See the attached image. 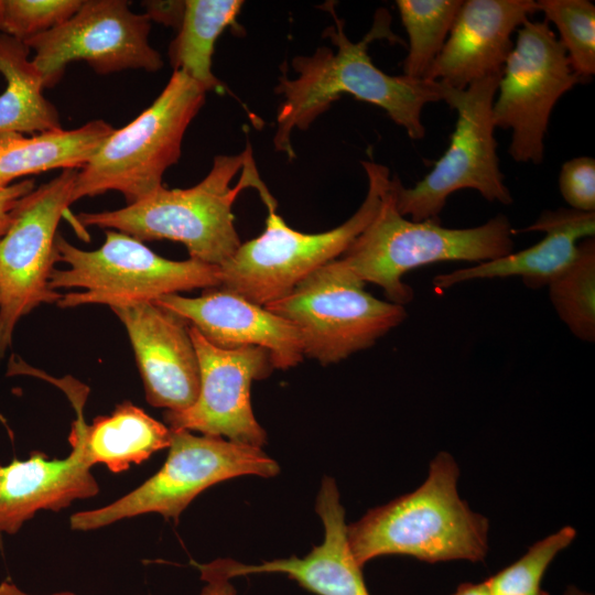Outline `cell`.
Masks as SVG:
<instances>
[{"label": "cell", "mask_w": 595, "mask_h": 595, "mask_svg": "<svg viewBox=\"0 0 595 595\" xmlns=\"http://www.w3.org/2000/svg\"><path fill=\"white\" fill-rule=\"evenodd\" d=\"M453 595H489L485 581L480 583H463Z\"/></svg>", "instance_id": "obj_34"}, {"label": "cell", "mask_w": 595, "mask_h": 595, "mask_svg": "<svg viewBox=\"0 0 595 595\" xmlns=\"http://www.w3.org/2000/svg\"><path fill=\"white\" fill-rule=\"evenodd\" d=\"M575 537L576 530L565 526L534 543L519 560L485 580L489 595H549L541 587L543 575Z\"/></svg>", "instance_id": "obj_28"}, {"label": "cell", "mask_w": 595, "mask_h": 595, "mask_svg": "<svg viewBox=\"0 0 595 595\" xmlns=\"http://www.w3.org/2000/svg\"><path fill=\"white\" fill-rule=\"evenodd\" d=\"M493 104L496 128L511 130L510 156L540 164L551 112L580 78L547 21L527 20L517 29Z\"/></svg>", "instance_id": "obj_12"}, {"label": "cell", "mask_w": 595, "mask_h": 595, "mask_svg": "<svg viewBox=\"0 0 595 595\" xmlns=\"http://www.w3.org/2000/svg\"><path fill=\"white\" fill-rule=\"evenodd\" d=\"M538 11L554 23L571 67L581 82L595 74V6L588 0H538Z\"/></svg>", "instance_id": "obj_27"}, {"label": "cell", "mask_w": 595, "mask_h": 595, "mask_svg": "<svg viewBox=\"0 0 595 595\" xmlns=\"http://www.w3.org/2000/svg\"><path fill=\"white\" fill-rule=\"evenodd\" d=\"M83 0H0V33L25 42L68 20Z\"/></svg>", "instance_id": "obj_29"}, {"label": "cell", "mask_w": 595, "mask_h": 595, "mask_svg": "<svg viewBox=\"0 0 595 595\" xmlns=\"http://www.w3.org/2000/svg\"><path fill=\"white\" fill-rule=\"evenodd\" d=\"M367 194L342 225L323 232L307 234L289 227L275 208H268L264 230L241 242L236 252L219 267L218 288L266 306L289 294L309 274L339 258L371 221L389 182V169L374 161H363Z\"/></svg>", "instance_id": "obj_6"}, {"label": "cell", "mask_w": 595, "mask_h": 595, "mask_svg": "<svg viewBox=\"0 0 595 595\" xmlns=\"http://www.w3.org/2000/svg\"><path fill=\"white\" fill-rule=\"evenodd\" d=\"M57 261L66 269H53L48 284L57 289H84L62 294L57 305L75 307L105 304L109 307L133 301H154L161 296L220 284L219 267L194 259H165L142 241L117 230L106 231L102 246L83 250L57 234Z\"/></svg>", "instance_id": "obj_7"}, {"label": "cell", "mask_w": 595, "mask_h": 595, "mask_svg": "<svg viewBox=\"0 0 595 595\" xmlns=\"http://www.w3.org/2000/svg\"><path fill=\"white\" fill-rule=\"evenodd\" d=\"M459 469L445 452L434 457L425 482L414 491L369 510L347 527L357 563L383 555H407L428 563L484 561L488 520L458 497Z\"/></svg>", "instance_id": "obj_3"}, {"label": "cell", "mask_w": 595, "mask_h": 595, "mask_svg": "<svg viewBox=\"0 0 595 595\" xmlns=\"http://www.w3.org/2000/svg\"><path fill=\"white\" fill-rule=\"evenodd\" d=\"M315 510L323 522L324 539L304 558L277 559L256 565L219 559L196 566L228 580L249 574L281 573L317 595H369L363 566L355 560L348 544L345 510L337 486L328 476L323 478Z\"/></svg>", "instance_id": "obj_19"}, {"label": "cell", "mask_w": 595, "mask_h": 595, "mask_svg": "<svg viewBox=\"0 0 595 595\" xmlns=\"http://www.w3.org/2000/svg\"><path fill=\"white\" fill-rule=\"evenodd\" d=\"M150 30V18L133 12L126 0H83L68 20L24 43L34 51L32 62L47 88L75 61H85L99 75L159 71L163 60L149 43Z\"/></svg>", "instance_id": "obj_13"}, {"label": "cell", "mask_w": 595, "mask_h": 595, "mask_svg": "<svg viewBox=\"0 0 595 595\" xmlns=\"http://www.w3.org/2000/svg\"><path fill=\"white\" fill-rule=\"evenodd\" d=\"M299 332L304 357L335 364L371 347L407 317L403 305L382 301L339 258L318 268L264 306Z\"/></svg>", "instance_id": "obj_9"}, {"label": "cell", "mask_w": 595, "mask_h": 595, "mask_svg": "<svg viewBox=\"0 0 595 595\" xmlns=\"http://www.w3.org/2000/svg\"><path fill=\"white\" fill-rule=\"evenodd\" d=\"M82 433L91 466L104 464L109 470L120 473L169 448L172 431L141 408L125 401L110 415L98 416L90 425L84 419Z\"/></svg>", "instance_id": "obj_22"}, {"label": "cell", "mask_w": 595, "mask_h": 595, "mask_svg": "<svg viewBox=\"0 0 595 595\" xmlns=\"http://www.w3.org/2000/svg\"><path fill=\"white\" fill-rule=\"evenodd\" d=\"M255 187L264 205L277 202L261 181L251 147L240 154H218L208 174L188 188L160 187L115 210L80 213L84 226L127 234L140 241L169 239L183 244L190 258L220 267L241 245L232 205L241 191Z\"/></svg>", "instance_id": "obj_2"}, {"label": "cell", "mask_w": 595, "mask_h": 595, "mask_svg": "<svg viewBox=\"0 0 595 595\" xmlns=\"http://www.w3.org/2000/svg\"><path fill=\"white\" fill-rule=\"evenodd\" d=\"M115 128L102 119L72 129H56L31 137L0 134V187L54 169H82Z\"/></svg>", "instance_id": "obj_21"}, {"label": "cell", "mask_w": 595, "mask_h": 595, "mask_svg": "<svg viewBox=\"0 0 595 595\" xmlns=\"http://www.w3.org/2000/svg\"><path fill=\"white\" fill-rule=\"evenodd\" d=\"M78 170L68 169L34 188L19 202L0 239V358L12 343L18 322L62 293L50 288L57 261V226L73 202Z\"/></svg>", "instance_id": "obj_11"}, {"label": "cell", "mask_w": 595, "mask_h": 595, "mask_svg": "<svg viewBox=\"0 0 595 595\" xmlns=\"http://www.w3.org/2000/svg\"><path fill=\"white\" fill-rule=\"evenodd\" d=\"M513 228L499 214L480 226L447 228L441 220L414 221L396 207L389 180L371 221L339 257L363 282L379 285L389 302L405 305L413 290L402 277L445 261L485 262L512 252Z\"/></svg>", "instance_id": "obj_4"}, {"label": "cell", "mask_w": 595, "mask_h": 595, "mask_svg": "<svg viewBox=\"0 0 595 595\" xmlns=\"http://www.w3.org/2000/svg\"><path fill=\"white\" fill-rule=\"evenodd\" d=\"M564 595H591L589 593L583 592L575 586H569Z\"/></svg>", "instance_id": "obj_36"}, {"label": "cell", "mask_w": 595, "mask_h": 595, "mask_svg": "<svg viewBox=\"0 0 595 595\" xmlns=\"http://www.w3.org/2000/svg\"><path fill=\"white\" fill-rule=\"evenodd\" d=\"M551 302L573 335L595 340V240L583 239L571 266L549 285Z\"/></svg>", "instance_id": "obj_26"}, {"label": "cell", "mask_w": 595, "mask_h": 595, "mask_svg": "<svg viewBox=\"0 0 595 595\" xmlns=\"http://www.w3.org/2000/svg\"><path fill=\"white\" fill-rule=\"evenodd\" d=\"M538 11L533 0H466L424 79L464 89L499 74L513 47L511 35Z\"/></svg>", "instance_id": "obj_18"}, {"label": "cell", "mask_w": 595, "mask_h": 595, "mask_svg": "<svg viewBox=\"0 0 595 595\" xmlns=\"http://www.w3.org/2000/svg\"><path fill=\"white\" fill-rule=\"evenodd\" d=\"M20 40L0 33V134L40 133L62 129L58 110L43 95V79Z\"/></svg>", "instance_id": "obj_23"}, {"label": "cell", "mask_w": 595, "mask_h": 595, "mask_svg": "<svg viewBox=\"0 0 595 595\" xmlns=\"http://www.w3.org/2000/svg\"><path fill=\"white\" fill-rule=\"evenodd\" d=\"M528 231H543L545 236L521 251L437 274L433 279L434 288L442 291L466 281L508 277H520L530 289L549 285L574 261L580 240L594 237L595 213L548 209L530 226L513 229V235Z\"/></svg>", "instance_id": "obj_20"}, {"label": "cell", "mask_w": 595, "mask_h": 595, "mask_svg": "<svg viewBox=\"0 0 595 595\" xmlns=\"http://www.w3.org/2000/svg\"><path fill=\"white\" fill-rule=\"evenodd\" d=\"M190 333L198 358L199 391L190 408L165 411L167 426L261 448L267 435L253 414L250 389L274 369L270 354L256 346L218 348L191 325Z\"/></svg>", "instance_id": "obj_14"}, {"label": "cell", "mask_w": 595, "mask_h": 595, "mask_svg": "<svg viewBox=\"0 0 595 595\" xmlns=\"http://www.w3.org/2000/svg\"><path fill=\"white\" fill-rule=\"evenodd\" d=\"M34 186L33 180H22L0 187V239L10 227L19 202L32 192Z\"/></svg>", "instance_id": "obj_31"}, {"label": "cell", "mask_w": 595, "mask_h": 595, "mask_svg": "<svg viewBox=\"0 0 595 595\" xmlns=\"http://www.w3.org/2000/svg\"><path fill=\"white\" fill-rule=\"evenodd\" d=\"M206 93L184 72L173 71L152 105L115 129L77 172L73 202L115 191L130 205L162 187L163 175L178 161L186 129Z\"/></svg>", "instance_id": "obj_5"}, {"label": "cell", "mask_w": 595, "mask_h": 595, "mask_svg": "<svg viewBox=\"0 0 595 595\" xmlns=\"http://www.w3.org/2000/svg\"><path fill=\"white\" fill-rule=\"evenodd\" d=\"M328 8L334 24L325 29L324 35L329 37L336 51L321 46L312 55L295 56L292 67L296 77H279L275 93L283 100L277 115L275 150L293 156V130L307 129L345 94L382 108L411 139H423V107L442 100V84L405 75L392 76L372 63L368 54L372 41L386 39L402 43L391 32L390 15L386 10L377 11L369 32L360 41L353 42L346 35L344 22L336 17L333 4Z\"/></svg>", "instance_id": "obj_1"}, {"label": "cell", "mask_w": 595, "mask_h": 595, "mask_svg": "<svg viewBox=\"0 0 595 595\" xmlns=\"http://www.w3.org/2000/svg\"><path fill=\"white\" fill-rule=\"evenodd\" d=\"M130 338L149 404L183 411L199 391V365L190 324L153 301L110 307Z\"/></svg>", "instance_id": "obj_15"}, {"label": "cell", "mask_w": 595, "mask_h": 595, "mask_svg": "<svg viewBox=\"0 0 595 595\" xmlns=\"http://www.w3.org/2000/svg\"><path fill=\"white\" fill-rule=\"evenodd\" d=\"M201 577L206 582L201 595H236V589L228 578L207 571H201Z\"/></svg>", "instance_id": "obj_33"}, {"label": "cell", "mask_w": 595, "mask_h": 595, "mask_svg": "<svg viewBox=\"0 0 595 595\" xmlns=\"http://www.w3.org/2000/svg\"><path fill=\"white\" fill-rule=\"evenodd\" d=\"M61 388L77 414L69 436L71 454L63 459H50L35 451L26 459L14 458L0 465V533L14 534L39 510L60 511L99 490L83 443L85 387L64 381Z\"/></svg>", "instance_id": "obj_16"}, {"label": "cell", "mask_w": 595, "mask_h": 595, "mask_svg": "<svg viewBox=\"0 0 595 595\" xmlns=\"http://www.w3.org/2000/svg\"><path fill=\"white\" fill-rule=\"evenodd\" d=\"M171 431L166 461L153 476L105 507L72 515L71 528L95 530L151 512L177 520L193 499L213 485L244 475L272 477L280 472L278 463L260 447L186 430Z\"/></svg>", "instance_id": "obj_10"}, {"label": "cell", "mask_w": 595, "mask_h": 595, "mask_svg": "<svg viewBox=\"0 0 595 595\" xmlns=\"http://www.w3.org/2000/svg\"><path fill=\"white\" fill-rule=\"evenodd\" d=\"M153 302L181 316L218 348L266 349L274 369H290L305 358L301 336L291 323L218 286L205 290L197 298L175 293Z\"/></svg>", "instance_id": "obj_17"}, {"label": "cell", "mask_w": 595, "mask_h": 595, "mask_svg": "<svg viewBox=\"0 0 595 595\" xmlns=\"http://www.w3.org/2000/svg\"><path fill=\"white\" fill-rule=\"evenodd\" d=\"M560 193L572 209L595 213V160L577 156L562 164Z\"/></svg>", "instance_id": "obj_30"}, {"label": "cell", "mask_w": 595, "mask_h": 595, "mask_svg": "<svg viewBox=\"0 0 595 595\" xmlns=\"http://www.w3.org/2000/svg\"><path fill=\"white\" fill-rule=\"evenodd\" d=\"M176 37L169 48L173 71H182L206 91L220 87L212 71L215 43L232 24L241 0H186Z\"/></svg>", "instance_id": "obj_24"}, {"label": "cell", "mask_w": 595, "mask_h": 595, "mask_svg": "<svg viewBox=\"0 0 595 595\" xmlns=\"http://www.w3.org/2000/svg\"><path fill=\"white\" fill-rule=\"evenodd\" d=\"M501 73L473 82L464 89L442 84V100L457 113L455 129L444 154L412 187L391 177L397 210L411 220H441L453 193L470 188L488 202L511 204L512 196L499 169L493 104Z\"/></svg>", "instance_id": "obj_8"}, {"label": "cell", "mask_w": 595, "mask_h": 595, "mask_svg": "<svg viewBox=\"0 0 595 595\" xmlns=\"http://www.w3.org/2000/svg\"><path fill=\"white\" fill-rule=\"evenodd\" d=\"M461 0H397L409 37L403 75L424 79L452 29Z\"/></svg>", "instance_id": "obj_25"}, {"label": "cell", "mask_w": 595, "mask_h": 595, "mask_svg": "<svg viewBox=\"0 0 595 595\" xmlns=\"http://www.w3.org/2000/svg\"><path fill=\"white\" fill-rule=\"evenodd\" d=\"M145 14L151 22L154 20L165 25L180 28L185 2L184 1H145L143 2Z\"/></svg>", "instance_id": "obj_32"}, {"label": "cell", "mask_w": 595, "mask_h": 595, "mask_svg": "<svg viewBox=\"0 0 595 595\" xmlns=\"http://www.w3.org/2000/svg\"><path fill=\"white\" fill-rule=\"evenodd\" d=\"M0 595H30V594L21 591L15 584L8 581H3L0 583ZM53 595H76V594L71 593V592H61V593H55Z\"/></svg>", "instance_id": "obj_35"}]
</instances>
